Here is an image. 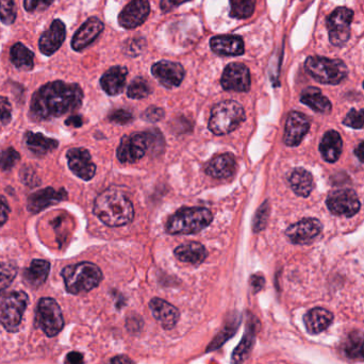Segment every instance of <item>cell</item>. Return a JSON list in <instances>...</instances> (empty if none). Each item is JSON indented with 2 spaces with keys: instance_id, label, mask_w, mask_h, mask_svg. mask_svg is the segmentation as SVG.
I'll return each mask as SVG.
<instances>
[{
  "instance_id": "54",
  "label": "cell",
  "mask_w": 364,
  "mask_h": 364,
  "mask_svg": "<svg viewBox=\"0 0 364 364\" xmlns=\"http://www.w3.org/2000/svg\"><path fill=\"white\" fill-rule=\"evenodd\" d=\"M363 88H364V82H363Z\"/></svg>"
},
{
  "instance_id": "53",
  "label": "cell",
  "mask_w": 364,
  "mask_h": 364,
  "mask_svg": "<svg viewBox=\"0 0 364 364\" xmlns=\"http://www.w3.org/2000/svg\"><path fill=\"white\" fill-rule=\"evenodd\" d=\"M355 155L361 162H364V141L358 145L355 150Z\"/></svg>"
},
{
  "instance_id": "19",
  "label": "cell",
  "mask_w": 364,
  "mask_h": 364,
  "mask_svg": "<svg viewBox=\"0 0 364 364\" xmlns=\"http://www.w3.org/2000/svg\"><path fill=\"white\" fill-rule=\"evenodd\" d=\"M104 26L97 17L88 18V21L77 30L72 40V49L81 52L93 43L104 31Z\"/></svg>"
},
{
  "instance_id": "31",
  "label": "cell",
  "mask_w": 364,
  "mask_h": 364,
  "mask_svg": "<svg viewBox=\"0 0 364 364\" xmlns=\"http://www.w3.org/2000/svg\"><path fill=\"white\" fill-rule=\"evenodd\" d=\"M290 186L294 191L295 194L301 197H308L312 192L313 177L310 172L305 168H295L289 178Z\"/></svg>"
},
{
  "instance_id": "21",
  "label": "cell",
  "mask_w": 364,
  "mask_h": 364,
  "mask_svg": "<svg viewBox=\"0 0 364 364\" xmlns=\"http://www.w3.org/2000/svg\"><path fill=\"white\" fill-rule=\"evenodd\" d=\"M150 308L155 319L164 329H172L180 317L178 309L164 299H152L150 303Z\"/></svg>"
},
{
  "instance_id": "26",
  "label": "cell",
  "mask_w": 364,
  "mask_h": 364,
  "mask_svg": "<svg viewBox=\"0 0 364 364\" xmlns=\"http://www.w3.org/2000/svg\"><path fill=\"white\" fill-rule=\"evenodd\" d=\"M303 321L307 331L312 335H317L326 331L331 325L333 315L323 308H315L305 315Z\"/></svg>"
},
{
  "instance_id": "4",
  "label": "cell",
  "mask_w": 364,
  "mask_h": 364,
  "mask_svg": "<svg viewBox=\"0 0 364 364\" xmlns=\"http://www.w3.org/2000/svg\"><path fill=\"white\" fill-rule=\"evenodd\" d=\"M213 215L206 208H182L175 212L166 222L170 235H194L212 223Z\"/></svg>"
},
{
  "instance_id": "1",
  "label": "cell",
  "mask_w": 364,
  "mask_h": 364,
  "mask_svg": "<svg viewBox=\"0 0 364 364\" xmlns=\"http://www.w3.org/2000/svg\"><path fill=\"white\" fill-rule=\"evenodd\" d=\"M84 100L82 88L76 84L54 81L32 96L30 114L35 120H49L77 111Z\"/></svg>"
},
{
  "instance_id": "41",
  "label": "cell",
  "mask_w": 364,
  "mask_h": 364,
  "mask_svg": "<svg viewBox=\"0 0 364 364\" xmlns=\"http://www.w3.org/2000/svg\"><path fill=\"white\" fill-rule=\"evenodd\" d=\"M269 202H264V204L257 211L256 216L253 220V231L258 232L262 230L267 226V220H269Z\"/></svg>"
},
{
  "instance_id": "43",
  "label": "cell",
  "mask_w": 364,
  "mask_h": 364,
  "mask_svg": "<svg viewBox=\"0 0 364 364\" xmlns=\"http://www.w3.org/2000/svg\"><path fill=\"white\" fill-rule=\"evenodd\" d=\"M145 47L144 39H130L125 44L124 52L128 56L136 57L143 52Z\"/></svg>"
},
{
  "instance_id": "23",
  "label": "cell",
  "mask_w": 364,
  "mask_h": 364,
  "mask_svg": "<svg viewBox=\"0 0 364 364\" xmlns=\"http://www.w3.org/2000/svg\"><path fill=\"white\" fill-rule=\"evenodd\" d=\"M128 70L124 66H113L106 70L100 79V86L108 95H120L126 86Z\"/></svg>"
},
{
  "instance_id": "8",
  "label": "cell",
  "mask_w": 364,
  "mask_h": 364,
  "mask_svg": "<svg viewBox=\"0 0 364 364\" xmlns=\"http://www.w3.org/2000/svg\"><path fill=\"white\" fill-rule=\"evenodd\" d=\"M35 326L47 337H56L64 327L63 315L59 303L54 299H40L35 312Z\"/></svg>"
},
{
  "instance_id": "25",
  "label": "cell",
  "mask_w": 364,
  "mask_h": 364,
  "mask_svg": "<svg viewBox=\"0 0 364 364\" xmlns=\"http://www.w3.org/2000/svg\"><path fill=\"white\" fill-rule=\"evenodd\" d=\"M50 271V263L48 261L34 259L29 267L24 271L23 279L28 287L38 289L47 280Z\"/></svg>"
},
{
  "instance_id": "51",
  "label": "cell",
  "mask_w": 364,
  "mask_h": 364,
  "mask_svg": "<svg viewBox=\"0 0 364 364\" xmlns=\"http://www.w3.org/2000/svg\"><path fill=\"white\" fill-rule=\"evenodd\" d=\"M65 124L68 126L80 127L82 125V118L78 116H72L65 120Z\"/></svg>"
},
{
  "instance_id": "28",
  "label": "cell",
  "mask_w": 364,
  "mask_h": 364,
  "mask_svg": "<svg viewBox=\"0 0 364 364\" xmlns=\"http://www.w3.org/2000/svg\"><path fill=\"white\" fill-rule=\"evenodd\" d=\"M174 255L178 260L191 264H200L208 256L204 245L198 242H189L180 245L175 249Z\"/></svg>"
},
{
  "instance_id": "9",
  "label": "cell",
  "mask_w": 364,
  "mask_h": 364,
  "mask_svg": "<svg viewBox=\"0 0 364 364\" xmlns=\"http://www.w3.org/2000/svg\"><path fill=\"white\" fill-rule=\"evenodd\" d=\"M354 12L347 8H338L327 18L329 40L333 45L343 46L351 38Z\"/></svg>"
},
{
  "instance_id": "46",
  "label": "cell",
  "mask_w": 364,
  "mask_h": 364,
  "mask_svg": "<svg viewBox=\"0 0 364 364\" xmlns=\"http://www.w3.org/2000/svg\"><path fill=\"white\" fill-rule=\"evenodd\" d=\"M163 116H164V111L158 106H150V108L146 109L143 113V118L148 122H158V120H162Z\"/></svg>"
},
{
  "instance_id": "33",
  "label": "cell",
  "mask_w": 364,
  "mask_h": 364,
  "mask_svg": "<svg viewBox=\"0 0 364 364\" xmlns=\"http://www.w3.org/2000/svg\"><path fill=\"white\" fill-rule=\"evenodd\" d=\"M10 59L16 68L21 70H31L34 66V54L24 44L16 43L12 46Z\"/></svg>"
},
{
  "instance_id": "29",
  "label": "cell",
  "mask_w": 364,
  "mask_h": 364,
  "mask_svg": "<svg viewBox=\"0 0 364 364\" xmlns=\"http://www.w3.org/2000/svg\"><path fill=\"white\" fill-rule=\"evenodd\" d=\"M25 141L28 150L38 157L46 156L59 146L57 140L46 138L42 134H33L31 132H26Z\"/></svg>"
},
{
  "instance_id": "44",
  "label": "cell",
  "mask_w": 364,
  "mask_h": 364,
  "mask_svg": "<svg viewBox=\"0 0 364 364\" xmlns=\"http://www.w3.org/2000/svg\"><path fill=\"white\" fill-rule=\"evenodd\" d=\"M12 120V106L8 98L0 96V125H8Z\"/></svg>"
},
{
  "instance_id": "16",
  "label": "cell",
  "mask_w": 364,
  "mask_h": 364,
  "mask_svg": "<svg viewBox=\"0 0 364 364\" xmlns=\"http://www.w3.org/2000/svg\"><path fill=\"white\" fill-rule=\"evenodd\" d=\"M310 128V120L305 114L301 112L293 111L287 116L285 122V136L283 141L285 144L291 148H294L301 144L306 134Z\"/></svg>"
},
{
  "instance_id": "5",
  "label": "cell",
  "mask_w": 364,
  "mask_h": 364,
  "mask_svg": "<svg viewBox=\"0 0 364 364\" xmlns=\"http://www.w3.org/2000/svg\"><path fill=\"white\" fill-rule=\"evenodd\" d=\"M245 118L244 108L238 102L225 100L213 106L209 129L215 136H225L235 132Z\"/></svg>"
},
{
  "instance_id": "2",
  "label": "cell",
  "mask_w": 364,
  "mask_h": 364,
  "mask_svg": "<svg viewBox=\"0 0 364 364\" xmlns=\"http://www.w3.org/2000/svg\"><path fill=\"white\" fill-rule=\"evenodd\" d=\"M94 214L109 227H120L134 221V208L124 191L110 188L96 197Z\"/></svg>"
},
{
  "instance_id": "48",
  "label": "cell",
  "mask_w": 364,
  "mask_h": 364,
  "mask_svg": "<svg viewBox=\"0 0 364 364\" xmlns=\"http://www.w3.org/2000/svg\"><path fill=\"white\" fill-rule=\"evenodd\" d=\"M10 208L5 197L0 196V227L7 223L9 219Z\"/></svg>"
},
{
  "instance_id": "12",
  "label": "cell",
  "mask_w": 364,
  "mask_h": 364,
  "mask_svg": "<svg viewBox=\"0 0 364 364\" xmlns=\"http://www.w3.org/2000/svg\"><path fill=\"white\" fill-rule=\"evenodd\" d=\"M221 84L226 90L248 92L251 86L248 68L242 63L228 64L223 72Z\"/></svg>"
},
{
  "instance_id": "34",
  "label": "cell",
  "mask_w": 364,
  "mask_h": 364,
  "mask_svg": "<svg viewBox=\"0 0 364 364\" xmlns=\"http://www.w3.org/2000/svg\"><path fill=\"white\" fill-rule=\"evenodd\" d=\"M343 351L349 359L364 361V333L353 331L344 342Z\"/></svg>"
},
{
  "instance_id": "27",
  "label": "cell",
  "mask_w": 364,
  "mask_h": 364,
  "mask_svg": "<svg viewBox=\"0 0 364 364\" xmlns=\"http://www.w3.org/2000/svg\"><path fill=\"white\" fill-rule=\"evenodd\" d=\"M342 146L343 143H342L341 136L335 130H331L326 132L325 136L322 139L319 152L324 160L333 163L339 160L342 154Z\"/></svg>"
},
{
  "instance_id": "30",
  "label": "cell",
  "mask_w": 364,
  "mask_h": 364,
  "mask_svg": "<svg viewBox=\"0 0 364 364\" xmlns=\"http://www.w3.org/2000/svg\"><path fill=\"white\" fill-rule=\"evenodd\" d=\"M301 102L306 106L322 114H329L331 112V102L329 98L322 94L321 90L317 88H307L303 90L301 95Z\"/></svg>"
},
{
  "instance_id": "38",
  "label": "cell",
  "mask_w": 364,
  "mask_h": 364,
  "mask_svg": "<svg viewBox=\"0 0 364 364\" xmlns=\"http://www.w3.org/2000/svg\"><path fill=\"white\" fill-rule=\"evenodd\" d=\"M17 11H16L15 0H0V21L9 26L15 22Z\"/></svg>"
},
{
  "instance_id": "52",
  "label": "cell",
  "mask_w": 364,
  "mask_h": 364,
  "mask_svg": "<svg viewBox=\"0 0 364 364\" xmlns=\"http://www.w3.org/2000/svg\"><path fill=\"white\" fill-rule=\"evenodd\" d=\"M111 364H132V361L126 356H118L111 360Z\"/></svg>"
},
{
  "instance_id": "36",
  "label": "cell",
  "mask_w": 364,
  "mask_h": 364,
  "mask_svg": "<svg viewBox=\"0 0 364 364\" xmlns=\"http://www.w3.org/2000/svg\"><path fill=\"white\" fill-rule=\"evenodd\" d=\"M152 92V86L148 84V80L138 77L130 84L129 88L127 90V95L132 100H142L150 95Z\"/></svg>"
},
{
  "instance_id": "10",
  "label": "cell",
  "mask_w": 364,
  "mask_h": 364,
  "mask_svg": "<svg viewBox=\"0 0 364 364\" xmlns=\"http://www.w3.org/2000/svg\"><path fill=\"white\" fill-rule=\"evenodd\" d=\"M148 150V142L145 132L124 136L118 148V158L124 164H132L141 160Z\"/></svg>"
},
{
  "instance_id": "49",
  "label": "cell",
  "mask_w": 364,
  "mask_h": 364,
  "mask_svg": "<svg viewBox=\"0 0 364 364\" xmlns=\"http://www.w3.org/2000/svg\"><path fill=\"white\" fill-rule=\"evenodd\" d=\"M249 283H251V287H253V292H259V291L264 287V277L261 276V275H253V276L251 277Z\"/></svg>"
},
{
  "instance_id": "18",
  "label": "cell",
  "mask_w": 364,
  "mask_h": 364,
  "mask_svg": "<svg viewBox=\"0 0 364 364\" xmlns=\"http://www.w3.org/2000/svg\"><path fill=\"white\" fill-rule=\"evenodd\" d=\"M66 28L63 22L54 19L50 27L42 34L39 41L40 52L45 56H52L65 41Z\"/></svg>"
},
{
  "instance_id": "11",
  "label": "cell",
  "mask_w": 364,
  "mask_h": 364,
  "mask_svg": "<svg viewBox=\"0 0 364 364\" xmlns=\"http://www.w3.org/2000/svg\"><path fill=\"white\" fill-rule=\"evenodd\" d=\"M326 204L331 213L335 215H344L351 217L360 210V202L355 191L337 190L331 192L327 197Z\"/></svg>"
},
{
  "instance_id": "42",
  "label": "cell",
  "mask_w": 364,
  "mask_h": 364,
  "mask_svg": "<svg viewBox=\"0 0 364 364\" xmlns=\"http://www.w3.org/2000/svg\"><path fill=\"white\" fill-rule=\"evenodd\" d=\"M54 0H24V8L26 11L33 13V12L45 11Z\"/></svg>"
},
{
  "instance_id": "15",
  "label": "cell",
  "mask_w": 364,
  "mask_h": 364,
  "mask_svg": "<svg viewBox=\"0 0 364 364\" xmlns=\"http://www.w3.org/2000/svg\"><path fill=\"white\" fill-rule=\"evenodd\" d=\"M152 72L154 77L168 88H177L184 81V66L177 62L160 61L152 65Z\"/></svg>"
},
{
  "instance_id": "32",
  "label": "cell",
  "mask_w": 364,
  "mask_h": 364,
  "mask_svg": "<svg viewBox=\"0 0 364 364\" xmlns=\"http://www.w3.org/2000/svg\"><path fill=\"white\" fill-rule=\"evenodd\" d=\"M256 323L253 322H248L247 324L246 331H245L244 337H243L242 341L239 344L238 347L235 349V351L232 353V360L231 363L232 364H242L245 360L251 354V349H253V343H255V339H256Z\"/></svg>"
},
{
  "instance_id": "20",
  "label": "cell",
  "mask_w": 364,
  "mask_h": 364,
  "mask_svg": "<svg viewBox=\"0 0 364 364\" xmlns=\"http://www.w3.org/2000/svg\"><path fill=\"white\" fill-rule=\"evenodd\" d=\"M68 192L64 189L60 191L54 188H46L30 195L28 198V210L31 213H39L49 206L58 204L68 198Z\"/></svg>"
},
{
  "instance_id": "17",
  "label": "cell",
  "mask_w": 364,
  "mask_h": 364,
  "mask_svg": "<svg viewBox=\"0 0 364 364\" xmlns=\"http://www.w3.org/2000/svg\"><path fill=\"white\" fill-rule=\"evenodd\" d=\"M150 5L148 0H132L120 12L118 23L125 29H134L142 25L150 15Z\"/></svg>"
},
{
  "instance_id": "22",
  "label": "cell",
  "mask_w": 364,
  "mask_h": 364,
  "mask_svg": "<svg viewBox=\"0 0 364 364\" xmlns=\"http://www.w3.org/2000/svg\"><path fill=\"white\" fill-rule=\"evenodd\" d=\"M205 171L213 178H230L237 171V161L231 154L217 155L207 163Z\"/></svg>"
},
{
  "instance_id": "14",
  "label": "cell",
  "mask_w": 364,
  "mask_h": 364,
  "mask_svg": "<svg viewBox=\"0 0 364 364\" xmlns=\"http://www.w3.org/2000/svg\"><path fill=\"white\" fill-rule=\"evenodd\" d=\"M323 226L317 219H303L291 225L285 235L293 244H309L321 233Z\"/></svg>"
},
{
  "instance_id": "45",
  "label": "cell",
  "mask_w": 364,
  "mask_h": 364,
  "mask_svg": "<svg viewBox=\"0 0 364 364\" xmlns=\"http://www.w3.org/2000/svg\"><path fill=\"white\" fill-rule=\"evenodd\" d=\"M109 118H110L111 122H116V124L126 125L134 120V116L129 111L120 109V110H116V111L112 112Z\"/></svg>"
},
{
  "instance_id": "40",
  "label": "cell",
  "mask_w": 364,
  "mask_h": 364,
  "mask_svg": "<svg viewBox=\"0 0 364 364\" xmlns=\"http://www.w3.org/2000/svg\"><path fill=\"white\" fill-rule=\"evenodd\" d=\"M344 125L351 127L354 129H362L364 128V109L356 110L351 109L347 113V118H344Z\"/></svg>"
},
{
  "instance_id": "6",
  "label": "cell",
  "mask_w": 364,
  "mask_h": 364,
  "mask_svg": "<svg viewBox=\"0 0 364 364\" xmlns=\"http://www.w3.org/2000/svg\"><path fill=\"white\" fill-rule=\"evenodd\" d=\"M29 297L23 291H11L0 295V324L10 333L19 329Z\"/></svg>"
},
{
  "instance_id": "7",
  "label": "cell",
  "mask_w": 364,
  "mask_h": 364,
  "mask_svg": "<svg viewBox=\"0 0 364 364\" xmlns=\"http://www.w3.org/2000/svg\"><path fill=\"white\" fill-rule=\"evenodd\" d=\"M305 68L311 77L324 84H339L347 77L349 70L343 61L329 58L309 57L305 62Z\"/></svg>"
},
{
  "instance_id": "50",
  "label": "cell",
  "mask_w": 364,
  "mask_h": 364,
  "mask_svg": "<svg viewBox=\"0 0 364 364\" xmlns=\"http://www.w3.org/2000/svg\"><path fill=\"white\" fill-rule=\"evenodd\" d=\"M84 363V356L78 351H72L66 356L65 364H82Z\"/></svg>"
},
{
  "instance_id": "47",
  "label": "cell",
  "mask_w": 364,
  "mask_h": 364,
  "mask_svg": "<svg viewBox=\"0 0 364 364\" xmlns=\"http://www.w3.org/2000/svg\"><path fill=\"white\" fill-rule=\"evenodd\" d=\"M191 0H161L160 7L162 12L168 13L171 10L175 9V8L179 7L182 3H188Z\"/></svg>"
},
{
  "instance_id": "3",
  "label": "cell",
  "mask_w": 364,
  "mask_h": 364,
  "mask_svg": "<svg viewBox=\"0 0 364 364\" xmlns=\"http://www.w3.org/2000/svg\"><path fill=\"white\" fill-rule=\"evenodd\" d=\"M66 291L70 294L90 292L100 285L102 271L92 262H80L64 267L61 273Z\"/></svg>"
},
{
  "instance_id": "24",
  "label": "cell",
  "mask_w": 364,
  "mask_h": 364,
  "mask_svg": "<svg viewBox=\"0 0 364 364\" xmlns=\"http://www.w3.org/2000/svg\"><path fill=\"white\" fill-rule=\"evenodd\" d=\"M214 54L220 56H241L244 54V42L239 35H217L210 41Z\"/></svg>"
},
{
  "instance_id": "35",
  "label": "cell",
  "mask_w": 364,
  "mask_h": 364,
  "mask_svg": "<svg viewBox=\"0 0 364 364\" xmlns=\"http://www.w3.org/2000/svg\"><path fill=\"white\" fill-rule=\"evenodd\" d=\"M230 1V16L238 19L251 17L256 8V0H229Z\"/></svg>"
},
{
  "instance_id": "13",
  "label": "cell",
  "mask_w": 364,
  "mask_h": 364,
  "mask_svg": "<svg viewBox=\"0 0 364 364\" xmlns=\"http://www.w3.org/2000/svg\"><path fill=\"white\" fill-rule=\"evenodd\" d=\"M66 158L70 170L82 180L88 181L95 176L96 166L92 161L90 152L86 148H70Z\"/></svg>"
},
{
  "instance_id": "39",
  "label": "cell",
  "mask_w": 364,
  "mask_h": 364,
  "mask_svg": "<svg viewBox=\"0 0 364 364\" xmlns=\"http://www.w3.org/2000/svg\"><path fill=\"white\" fill-rule=\"evenodd\" d=\"M19 160H21V155L12 148H8L0 154V168L7 172L11 170Z\"/></svg>"
},
{
  "instance_id": "37",
  "label": "cell",
  "mask_w": 364,
  "mask_h": 364,
  "mask_svg": "<svg viewBox=\"0 0 364 364\" xmlns=\"http://www.w3.org/2000/svg\"><path fill=\"white\" fill-rule=\"evenodd\" d=\"M17 275V267L14 263H0V293L11 285Z\"/></svg>"
}]
</instances>
